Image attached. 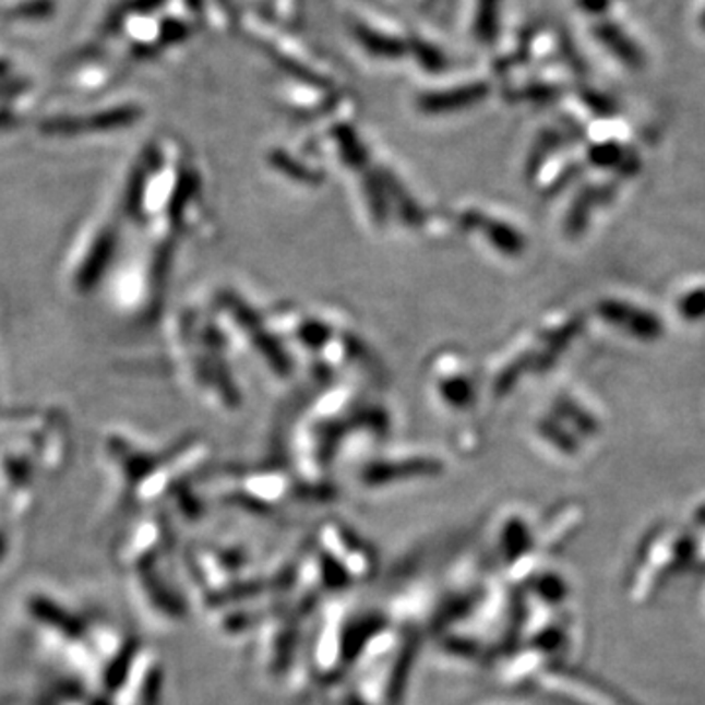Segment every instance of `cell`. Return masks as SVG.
<instances>
[{"label": "cell", "mask_w": 705, "mask_h": 705, "mask_svg": "<svg viewBox=\"0 0 705 705\" xmlns=\"http://www.w3.org/2000/svg\"><path fill=\"white\" fill-rule=\"evenodd\" d=\"M351 29L357 39L377 56L394 58V56H401L406 46L404 39L396 34L394 26L379 20H369V14H362V12L361 16H352Z\"/></svg>", "instance_id": "6da1fadb"}, {"label": "cell", "mask_w": 705, "mask_h": 705, "mask_svg": "<svg viewBox=\"0 0 705 705\" xmlns=\"http://www.w3.org/2000/svg\"><path fill=\"white\" fill-rule=\"evenodd\" d=\"M495 12H498V0H478L477 19H475V34L478 38L485 41L494 38Z\"/></svg>", "instance_id": "7a4b0ae2"}, {"label": "cell", "mask_w": 705, "mask_h": 705, "mask_svg": "<svg viewBox=\"0 0 705 705\" xmlns=\"http://www.w3.org/2000/svg\"><path fill=\"white\" fill-rule=\"evenodd\" d=\"M49 10H51L49 0H36V2H29V4L14 10V14H19L22 19H39V16H46Z\"/></svg>", "instance_id": "3957f363"}, {"label": "cell", "mask_w": 705, "mask_h": 705, "mask_svg": "<svg viewBox=\"0 0 705 705\" xmlns=\"http://www.w3.org/2000/svg\"><path fill=\"white\" fill-rule=\"evenodd\" d=\"M163 39L167 41H177V39L184 38L187 36V28L182 26L181 22H165L162 28Z\"/></svg>", "instance_id": "277c9868"}]
</instances>
